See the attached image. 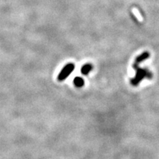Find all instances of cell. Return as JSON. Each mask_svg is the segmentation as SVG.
Returning <instances> with one entry per match:
<instances>
[{
  "instance_id": "cell-5",
  "label": "cell",
  "mask_w": 159,
  "mask_h": 159,
  "mask_svg": "<svg viewBox=\"0 0 159 159\" xmlns=\"http://www.w3.org/2000/svg\"><path fill=\"white\" fill-rule=\"evenodd\" d=\"M74 84L75 86L78 87V88L83 87V85H84V80H83L82 77H75L74 80Z\"/></svg>"
},
{
  "instance_id": "cell-2",
  "label": "cell",
  "mask_w": 159,
  "mask_h": 159,
  "mask_svg": "<svg viewBox=\"0 0 159 159\" xmlns=\"http://www.w3.org/2000/svg\"><path fill=\"white\" fill-rule=\"evenodd\" d=\"M74 63H68V64H66L64 67H63L61 72H60L58 76H57V80H58L59 81L65 80L69 77V75L74 71Z\"/></svg>"
},
{
  "instance_id": "cell-3",
  "label": "cell",
  "mask_w": 159,
  "mask_h": 159,
  "mask_svg": "<svg viewBox=\"0 0 159 159\" xmlns=\"http://www.w3.org/2000/svg\"><path fill=\"white\" fill-rule=\"evenodd\" d=\"M149 57H150V53L148 52H143L142 54L139 55L138 57H136V60H135V63L136 64H139V63H141L143 61H146L147 59L149 58Z\"/></svg>"
},
{
  "instance_id": "cell-4",
  "label": "cell",
  "mask_w": 159,
  "mask_h": 159,
  "mask_svg": "<svg viewBox=\"0 0 159 159\" xmlns=\"http://www.w3.org/2000/svg\"><path fill=\"white\" fill-rule=\"evenodd\" d=\"M93 66L91 63H86L81 68V73L84 75H87L90 71L92 70Z\"/></svg>"
},
{
  "instance_id": "cell-1",
  "label": "cell",
  "mask_w": 159,
  "mask_h": 159,
  "mask_svg": "<svg viewBox=\"0 0 159 159\" xmlns=\"http://www.w3.org/2000/svg\"><path fill=\"white\" fill-rule=\"evenodd\" d=\"M138 64L134 63V68L136 70V75L133 79H131V84L134 86H136L139 84V83L145 78L152 79V75L148 69L139 68Z\"/></svg>"
}]
</instances>
